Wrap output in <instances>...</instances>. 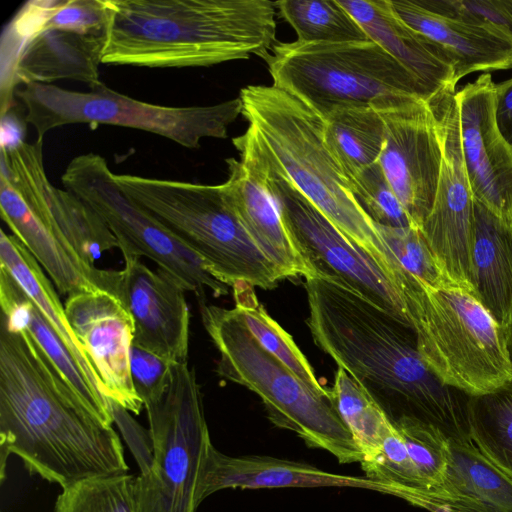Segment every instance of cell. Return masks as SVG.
<instances>
[{"mask_svg": "<svg viewBox=\"0 0 512 512\" xmlns=\"http://www.w3.org/2000/svg\"><path fill=\"white\" fill-rule=\"evenodd\" d=\"M242 163L266 187L287 229L318 277L351 290L411 325L391 280L365 250L350 241L284 177L268 168Z\"/></svg>", "mask_w": 512, "mask_h": 512, "instance_id": "4fadbf2b", "label": "cell"}, {"mask_svg": "<svg viewBox=\"0 0 512 512\" xmlns=\"http://www.w3.org/2000/svg\"><path fill=\"white\" fill-rule=\"evenodd\" d=\"M397 15L410 27L436 43L450 57L455 82L482 71L512 69V38L476 23L436 14L417 0H390Z\"/></svg>", "mask_w": 512, "mask_h": 512, "instance_id": "603a6c76", "label": "cell"}, {"mask_svg": "<svg viewBox=\"0 0 512 512\" xmlns=\"http://www.w3.org/2000/svg\"><path fill=\"white\" fill-rule=\"evenodd\" d=\"M56 512H139L136 477L128 473L77 482L59 494Z\"/></svg>", "mask_w": 512, "mask_h": 512, "instance_id": "d6a6232c", "label": "cell"}, {"mask_svg": "<svg viewBox=\"0 0 512 512\" xmlns=\"http://www.w3.org/2000/svg\"><path fill=\"white\" fill-rule=\"evenodd\" d=\"M0 267L4 268L32 300L60 337L91 386L104 395L89 355L74 333L53 285L41 265L14 236L0 231ZM105 396V395H104ZM106 397V396H105Z\"/></svg>", "mask_w": 512, "mask_h": 512, "instance_id": "484cf974", "label": "cell"}, {"mask_svg": "<svg viewBox=\"0 0 512 512\" xmlns=\"http://www.w3.org/2000/svg\"><path fill=\"white\" fill-rule=\"evenodd\" d=\"M66 190L90 206L118 241L123 258L145 256L174 278L185 291L205 300L228 293L206 262L144 208L128 197L114 179L107 161L96 153L73 158L62 174Z\"/></svg>", "mask_w": 512, "mask_h": 512, "instance_id": "7c38bea8", "label": "cell"}, {"mask_svg": "<svg viewBox=\"0 0 512 512\" xmlns=\"http://www.w3.org/2000/svg\"><path fill=\"white\" fill-rule=\"evenodd\" d=\"M494 92L490 73L456 90L462 155L474 200L512 226V149L496 125Z\"/></svg>", "mask_w": 512, "mask_h": 512, "instance_id": "e0dca14e", "label": "cell"}, {"mask_svg": "<svg viewBox=\"0 0 512 512\" xmlns=\"http://www.w3.org/2000/svg\"><path fill=\"white\" fill-rule=\"evenodd\" d=\"M202 323L217 348V373L262 400L277 427L295 432L310 448L328 451L340 464L362 462L364 453L332 400L316 394L247 329L236 310L199 301Z\"/></svg>", "mask_w": 512, "mask_h": 512, "instance_id": "8992f818", "label": "cell"}, {"mask_svg": "<svg viewBox=\"0 0 512 512\" xmlns=\"http://www.w3.org/2000/svg\"><path fill=\"white\" fill-rule=\"evenodd\" d=\"M64 309L89 355L104 395L139 414L144 405L131 377L134 323L130 314L114 295L102 289L68 296Z\"/></svg>", "mask_w": 512, "mask_h": 512, "instance_id": "ac0fdd59", "label": "cell"}, {"mask_svg": "<svg viewBox=\"0 0 512 512\" xmlns=\"http://www.w3.org/2000/svg\"><path fill=\"white\" fill-rule=\"evenodd\" d=\"M353 487L387 494V486L366 477L335 474L311 464L271 456H229L210 447L200 476L197 501L226 488Z\"/></svg>", "mask_w": 512, "mask_h": 512, "instance_id": "ffe728a7", "label": "cell"}, {"mask_svg": "<svg viewBox=\"0 0 512 512\" xmlns=\"http://www.w3.org/2000/svg\"><path fill=\"white\" fill-rule=\"evenodd\" d=\"M314 342L373 397L395 427L432 429L472 442L470 396L444 384L422 358L414 329L351 290L305 279Z\"/></svg>", "mask_w": 512, "mask_h": 512, "instance_id": "6da1fadb", "label": "cell"}, {"mask_svg": "<svg viewBox=\"0 0 512 512\" xmlns=\"http://www.w3.org/2000/svg\"><path fill=\"white\" fill-rule=\"evenodd\" d=\"M367 37L411 72L435 98L455 92V69L436 43L405 23L390 0H338ZM433 98V99H434Z\"/></svg>", "mask_w": 512, "mask_h": 512, "instance_id": "44dd1931", "label": "cell"}, {"mask_svg": "<svg viewBox=\"0 0 512 512\" xmlns=\"http://www.w3.org/2000/svg\"><path fill=\"white\" fill-rule=\"evenodd\" d=\"M350 182L359 205L375 223L390 227H414L379 161L357 173Z\"/></svg>", "mask_w": 512, "mask_h": 512, "instance_id": "e575fe53", "label": "cell"}, {"mask_svg": "<svg viewBox=\"0 0 512 512\" xmlns=\"http://www.w3.org/2000/svg\"><path fill=\"white\" fill-rule=\"evenodd\" d=\"M0 210L3 221L47 271L59 293L72 296L100 289L101 269L85 264L33 196L3 173Z\"/></svg>", "mask_w": 512, "mask_h": 512, "instance_id": "d6986e66", "label": "cell"}, {"mask_svg": "<svg viewBox=\"0 0 512 512\" xmlns=\"http://www.w3.org/2000/svg\"><path fill=\"white\" fill-rule=\"evenodd\" d=\"M365 477L388 486L431 490L413 463L400 433L392 426L377 451L360 462Z\"/></svg>", "mask_w": 512, "mask_h": 512, "instance_id": "836d02e7", "label": "cell"}, {"mask_svg": "<svg viewBox=\"0 0 512 512\" xmlns=\"http://www.w3.org/2000/svg\"><path fill=\"white\" fill-rule=\"evenodd\" d=\"M444 486L481 502L490 512H512V480L473 442L447 441Z\"/></svg>", "mask_w": 512, "mask_h": 512, "instance_id": "83f0119b", "label": "cell"}, {"mask_svg": "<svg viewBox=\"0 0 512 512\" xmlns=\"http://www.w3.org/2000/svg\"><path fill=\"white\" fill-rule=\"evenodd\" d=\"M239 98L241 115L249 124L245 133L232 140L240 160L288 180L386 273L388 251L325 142L324 119L273 85L246 86Z\"/></svg>", "mask_w": 512, "mask_h": 512, "instance_id": "277c9868", "label": "cell"}, {"mask_svg": "<svg viewBox=\"0 0 512 512\" xmlns=\"http://www.w3.org/2000/svg\"><path fill=\"white\" fill-rule=\"evenodd\" d=\"M281 16L302 43H343L370 40L338 0H281Z\"/></svg>", "mask_w": 512, "mask_h": 512, "instance_id": "4dcf8cb0", "label": "cell"}, {"mask_svg": "<svg viewBox=\"0 0 512 512\" xmlns=\"http://www.w3.org/2000/svg\"><path fill=\"white\" fill-rule=\"evenodd\" d=\"M424 8L498 29L512 38V0H417Z\"/></svg>", "mask_w": 512, "mask_h": 512, "instance_id": "74e56055", "label": "cell"}, {"mask_svg": "<svg viewBox=\"0 0 512 512\" xmlns=\"http://www.w3.org/2000/svg\"><path fill=\"white\" fill-rule=\"evenodd\" d=\"M468 418L474 445L512 480V383L470 396Z\"/></svg>", "mask_w": 512, "mask_h": 512, "instance_id": "f546056e", "label": "cell"}, {"mask_svg": "<svg viewBox=\"0 0 512 512\" xmlns=\"http://www.w3.org/2000/svg\"><path fill=\"white\" fill-rule=\"evenodd\" d=\"M122 191L198 254L227 286L244 282L272 289L282 280L259 250L226 197L222 184L115 174Z\"/></svg>", "mask_w": 512, "mask_h": 512, "instance_id": "9c48e42d", "label": "cell"}, {"mask_svg": "<svg viewBox=\"0 0 512 512\" xmlns=\"http://www.w3.org/2000/svg\"><path fill=\"white\" fill-rule=\"evenodd\" d=\"M375 225L388 251L389 263L430 285L447 282L419 228Z\"/></svg>", "mask_w": 512, "mask_h": 512, "instance_id": "d590c367", "label": "cell"}, {"mask_svg": "<svg viewBox=\"0 0 512 512\" xmlns=\"http://www.w3.org/2000/svg\"><path fill=\"white\" fill-rule=\"evenodd\" d=\"M145 409L153 460L136 477L139 512H196L200 476L213 444L200 386L187 361L172 365L165 394Z\"/></svg>", "mask_w": 512, "mask_h": 512, "instance_id": "8fae6325", "label": "cell"}, {"mask_svg": "<svg viewBox=\"0 0 512 512\" xmlns=\"http://www.w3.org/2000/svg\"><path fill=\"white\" fill-rule=\"evenodd\" d=\"M114 423L119 427L129 445L141 472L146 471L153 460V439L150 430L144 429L129 411L110 400Z\"/></svg>", "mask_w": 512, "mask_h": 512, "instance_id": "60d3db41", "label": "cell"}, {"mask_svg": "<svg viewBox=\"0 0 512 512\" xmlns=\"http://www.w3.org/2000/svg\"><path fill=\"white\" fill-rule=\"evenodd\" d=\"M15 96L39 141L68 124H108L151 132L195 149L204 138H226L228 126L242 113L239 97L209 106H162L119 93L101 81L88 92L33 83L16 90Z\"/></svg>", "mask_w": 512, "mask_h": 512, "instance_id": "30bf717a", "label": "cell"}, {"mask_svg": "<svg viewBox=\"0 0 512 512\" xmlns=\"http://www.w3.org/2000/svg\"><path fill=\"white\" fill-rule=\"evenodd\" d=\"M174 363L132 343L130 369L136 393L144 407L158 402L165 394Z\"/></svg>", "mask_w": 512, "mask_h": 512, "instance_id": "f35d334b", "label": "cell"}, {"mask_svg": "<svg viewBox=\"0 0 512 512\" xmlns=\"http://www.w3.org/2000/svg\"><path fill=\"white\" fill-rule=\"evenodd\" d=\"M264 60L273 86L293 95L323 119L346 106L379 109L434 98L411 72L372 40L275 43Z\"/></svg>", "mask_w": 512, "mask_h": 512, "instance_id": "52a82bcc", "label": "cell"}, {"mask_svg": "<svg viewBox=\"0 0 512 512\" xmlns=\"http://www.w3.org/2000/svg\"><path fill=\"white\" fill-rule=\"evenodd\" d=\"M123 270H103L100 289L114 295L133 319V344L168 361H187L190 315L185 289L171 276L152 271L138 257Z\"/></svg>", "mask_w": 512, "mask_h": 512, "instance_id": "2e32d148", "label": "cell"}, {"mask_svg": "<svg viewBox=\"0 0 512 512\" xmlns=\"http://www.w3.org/2000/svg\"><path fill=\"white\" fill-rule=\"evenodd\" d=\"M494 116L500 134L512 149V78L495 84Z\"/></svg>", "mask_w": 512, "mask_h": 512, "instance_id": "b9f144b4", "label": "cell"}, {"mask_svg": "<svg viewBox=\"0 0 512 512\" xmlns=\"http://www.w3.org/2000/svg\"><path fill=\"white\" fill-rule=\"evenodd\" d=\"M385 125L379 163L412 224L429 215L440 178L442 144L430 102L414 99L376 109Z\"/></svg>", "mask_w": 512, "mask_h": 512, "instance_id": "9a60e30c", "label": "cell"}, {"mask_svg": "<svg viewBox=\"0 0 512 512\" xmlns=\"http://www.w3.org/2000/svg\"><path fill=\"white\" fill-rule=\"evenodd\" d=\"M227 199L259 250L281 279L318 277L287 229L280 211L261 180L241 161L226 159Z\"/></svg>", "mask_w": 512, "mask_h": 512, "instance_id": "7402d4cb", "label": "cell"}, {"mask_svg": "<svg viewBox=\"0 0 512 512\" xmlns=\"http://www.w3.org/2000/svg\"><path fill=\"white\" fill-rule=\"evenodd\" d=\"M324 139L349 180L379 161L385 125L370 106H346L324 119Z\"/></svg>", "mask_w": 512, "mask_h": 512, "instance_id": "4316f807", "label": "cell"}, {"mask_svg": "<svg viewBox=\"0 0 512 512\" xmlns=\"http://www.w3.org/2000/svg\"><path fill=\"white\" fill-rule=\"evenodd\" d=\"M387 494L404 499L429 512H490L478 500L446 487L419 490L388 486Z\"/></svg>", "mask_w": 512, "mask_h": 512, "instance_id": "ab89813d", "label": "cell"}, {"mask_svg": "<svg viewBox=\"0 0 512 512\" xmlns=\"http://www.w3.org/2000/svg\"><path fill=\"white\" fill-rule=\"evenodd\" d=\"M1 320L9 329L26 330L79 401L100 421L114 423L110 402L94 389L70 352L14 278L0 267Z\"/></svg>", "mask_w": 512, "mask_h": 512, "instance_id": "cb8c5ba5", "label": "cell"}, {"mask_svg": "<svg viewBox=\"0 0 512 512\" xmlns=\"http://www.w3.org/2000/svg\"><path fill=\"white\" fill-rule=\"evenodd\" d=\"M387 276L422 358L444 384L473 396L512 383L506 332L472 293L449 282L424 283L393 262Z\"/></svg>", "mask_w": 512, "mask_h": 512, "instance_id": "5b68a950", "label": "cell"}, {"mask_svg": "<svg viewBox=\"0 0 512 512\" xmlns=\"http://www.w3.org/2000/svg\"><path fill=\"white\" fill-rule=\"evenodd\" d=\"M330 393L338 413L364 453V458L373 455L393 426L381 407L341 366L335 372Z\"/></svg>", "mask_w": 512, "mask_h": 512, "instance_id": "1f68e13d", "label": "cell"}, {"mask_svg": "<svg viewBox=\"0 0 512 512\" xmlns=\"http://www.w3.org/2000/svg\"><path fill=\"white\" fill-rule=\"evenodd\" d=\"M102 63L148 68L207 67L257 55L275 44L268 0H105Z\"/></svg>", "mask_w": 512, "mask_h": 512, "instance_id": "3957f363", "label": "cell"}, {"mask_svg": "<svg viewBox=\"0 0 512 512\" xmlns=\"http://www.w3.org/2000/svg\"><path fill=\"white\" fill-rule=\"evenodd\" d=\"M237 314L256 339L271 355L278 359L312 391L320 396L331 397L330 389L323 387L308 360L288 334L266 312L250 284L240 282L232 286Z\"/></svg>", "mask_w": 512, "mask_h": 512, "instance_id": "f1b7e54d", "label": "cell"}, {"mask_svg": "<svg viewBox=\"0 0 512 512\" xmlns=\"http://www.w3.org/2000/svg\"><path fill=\"white\" fill-rule=\"evenodd\" d=\"M105 0H30L1 38V116L19 84L75 80L92 86L106 43Z\"/></svg>", "mask_w": 512, "mask_h": 512, "instance_id": "ba28073f", "label": "cell"}, {"mask_svg": "<svg viewBox=\"0 0 512 512\" xmlns=\"http://www.w3.org/2000/svg\"><path fill=\"white\" fill-rule=\"evenodd\" d=\"M455 92L430 102L441 138L442 164L432 209L419 229L443 278L472 293L474 198L463 161Z\"/></svg>", "mask_w": 512, "mask_h": 512, "instance_id": "5bb4252c", "label": "cell"}, {"mask_svg": "<svg viewBox=\"0 0 512 512\" xmlns=\"http://www.w3.org/2000/svg\"><path fill=\"white\" fill-rule=\"evenodd\" d=\"M422 478L432 487H445L447 440L436 431L417 425L395 428Z\"/></svg>", "mask_w": 512, "mask_h": 512, "instance_id": "8d00e7d4", "label": "cell"}, {"mask_svg": "<svg viewBox=\"0 0 512 512\" xmlns=\"http://www.w3.org/2000/svg\"><path fill=\"white\" fill-rule=\"evenodd\" d=\"M506 339H507L508 351H509V355H510V359H511V363H512V321H511V324L506 332Z\"/></svg>", "mask_w": 512, "mask_h": 512, "instance_id": "7bdbcfd3", "label": "cell"}, {"mask_svg": "<svg viewBox=\"0 0 512 512\" xmlns=\"http://www.w3.org/2000/svg\"><path fill=\"white\" fill-rule=\"evenodd\" d=\"M11 454L62 489L129 470L113 427L79 401L26 330L1 320V483Z\"/></svg>", "mask_w": 512, "mask_h": 512, "instance_id": "7a4b0ae2", "label": "cell"}, {"mask_svg": "<svg viewBox=\"0 0 512 512\" xmlns=\"http://www.w3.org/2000/svg\"><path fill=\"white\" fill-rule=\"evenodd\" d=\"M472 294L507 332L512 321V226L476 200Z\"/></svg>", "mask_w": 512, "mask_h": 512, "instance_id": "d4e9b609", "label": "cell"}]
</instances>
